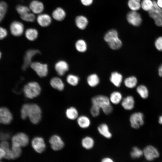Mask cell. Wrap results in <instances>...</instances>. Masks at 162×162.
Masks as SVG:
<instances>
[{
  "instance_id": "1",
  "label": "cell",
  "mask_w": 162,
  "mask_h": 162,
  "mask_svg": "<svg viewBox=\"0 0 162 162\" xmlns=\"http://www.w3.org/2000/svg\"><path fill=\"white\" fill-rule=\"evenodd\" d=\"M21 116L23 119H25L28 117L32 123L37 124L41 118V110L37 104H25L21 108Z\"/></svg>"
},
{
  "instance_id": "2",
  "label": "cell",
  "mask_w": 162,
  "mask_h": 162,
  "mask_svg": "<svg viewBox=\"0 0 162 162\" xmlns=\"http://www.w3.org/2000/svg\"><path fill=\"white\" fill-rule=\"evenodd\" d=\"M91 102L92 105L100 107L105 114H110L113 111V107L109 98L106 96L102 95L95 96L92 98Z\"/></svg>"
},
{
  "instance_id": "3",
  "label": "cell",
  "mask_w": 162,
  "mask_h": 162,
  "mask_svg": "<svg viewBox=\"0 0 162 162\" xmlns=\"http://www.w3.org/2000/svg\"><path fill=\"white\" fill-rule=\"evenodd\" d=\"M41 91L39 84L36 82H31L26 85L23 91L25 96L29 99H33L38 96Z\"/></svg>"
},
{
  "instance_id": "4",
  "label": "cell",
  "mask_w": 162,
  "mask_h": 162,
  "mask_svg": "<svg viewBox=\"0 0 162 162\" xmlns=\"http://www.w3.org/2000/svg\"><path fill=\"white\" fill-rule=\"evenodd\" d=\"M153 5L148 11L149 16L154 20L155 24L159 27L162 26V8L157 4L156 2L153 1Z\"/></svg>"
},
{
  "instance_id": "5",
  "label": "cell",
  "mask_w": 162,
  "mask_h": 162,
  "mask_svg": "<svg viewBox=\"0 0 162 162\" xmlns=\"http://www.w3.org/2000/svg\"><path fill=\"white\" fill-rule=\"evenodd\" d=\"M12 145L20 147L27 146L29 142L28 136L23 133H19L14 135L11 138Z\"/></svg>"
},
{
  "instance_id": "6",
  "label": "cell",
  "mask_w": 162,
  "mask_h": 162,
  "mask_svg": "<svg viewBox=\"0 0 162 162\" xmlns=\"http://www.w3.org/2000/svg\"><path fill=\"white\" fill-rule=\"evenodd\" d=\"M131 127L135 129H138L144 124V116L141 112H136L132 114L129 118Z\"/></svg>"
},
{
  "instance_id": "7",
  "label": "cell",
  "mask_w": 162,
  "mask_h": 162,
  "mask_svg": "<svg viewBox=\"0 0 162 162\" xmlns=\"http://www.w3.org/2000/svg\"><path fill=\"white\" fill-rule=\"evenodd\" d=\"M143 152L145 158L148 161H153L158 158L160 156V153L158 149L150 145L146 146L143 150Z\"/></svg>"
},
{
  "instance_id": "8",
  "label": "cell",
  "mask_w": 162,
  "mask_h": 162,
  "mask_svg": "<svg viewBox=\"0 0 162 162\" xmlns=\"http://www.w3.org/2000/svg\"><path fill=\"white\" fill-rule=\"evenodd\" d=\"M30 66L39 76L43 77L47 75L48 73V68L46 64L38 62H32Z\"/></svg>"
},
{
  "instance_id": "9",
  "label": "cell",
  "mask_w": 162,
  "mask_h": 162,
  "mask_svg": "<svg viewBox=\"0 0 162 162\" xmlns=\"http://www.w3.org/2000/svg\"><path fill=\"white\" fill-rule=\"evenodd\" d=\"M10 28L11 34L16 37L22 35L25 30L23 24L21 22L18 21L13 22L10 25Z\"/></svg>"
},
{
  "instance_id": "10",
  "label": "cell",
  "mask_w": 162,
  "mask_h": 162,
  "mask_svg": "<svg viewBox=\"0 0 162 162\" xmlns=\"http://www.w3.org/2000/svg\"><path fill=\"white\" fill-rule=\"evenodd\" d=\"M13 119L12 114L10 110L5 107H0V123L10 124Z\"/></svg>"
},
{
  "instance_id": "11",
  "label": "cell",
  "mask_w": 162,
  "mask_h": 162,
  "mask_svg": "<svg viewBox=\"0 0 162 162\" xmlns=\"http://www.w3.org/2000/svg\"><path fill=\"white\" fill-rule=\"evenodd\" d=\"M127 19L130 24L135 26H140L142 21L140 14L136 11L132 10L127 14Z\"/></svg>"
},
{
  "instance_id": "12",
  "label": "cell",
  "mask_w": 162,
  "mask_h": 162,
  "mask_svg": "<svg viewBox=\"0 0 162 162\" xmlns=\"http://www.w3.org/2000/svg\"><path fill=\"white\" fill-rule=\"evenodd\" d=\"M40 51L38 50L30 49L26 52L23 58V63L22 66L23 70H25L30 65L32 60L36 55L40 54Z\"/></svg>"
},
{
  "instance_id": "13",
  "label": "cell",
  "mask_w": 162,
  "mask_h": 162,
  "mask_svg": "<svg viewBox=\"0 0 162 162\" xmlns=\"http://www.w3.org/2000/svg\"><path fill=\"white\" fill-rule=\"evenodd\" d=\"M31 144L34 149L39 153L43 152L46 148L44 139L40 137H36L33 138L32 140Z\"/></svg>"
},
{
  "instance_id": "14",
  "label": "cell",
  "mask_w": 162,
  "mask_h": 162,
  "mask_svg": "<svg viewBox=\"0 0 162 162\" xmlns=\"http://www.w3.org/2000/svg\"><path fill=\"white\" fill-rule=\"evenodd\" d=\"M36 20L39 26L45 28L49 26L51 24L52 18L49 14L43 13L38 15Z\"/></svg>"
},
{
  "instance_id": "15",
  "label": "cell",
  "mask_w": 162,
  "mask_h": 162,
  "mask_svg": "<svg viewBox=\"0 0 162 162\" xmlns=\"http://www.w3.org/2000/svg\"><path fill=\"white\" fill-rule=\"evenodd\" d=\"M28 7L31 12L38 15L43 13L45 8L44 3L38 0L32 1Z\"/></svg>"
},
{
  "instance_id": "16",
  "label": "cell",
  "mask_w": 162,
  "mask_h": 162,
  "mask_svg": "<svg viewBox=\"0 0 162 162\" xmlns=\"http://www.w3.org/2000/svg\"><path fill=\"white\" fill-rule=\"evenodd\" d=\"M52 148L55 151H58L62 149L64 146V143L61 138L57 135L52 136L49 140Z\"/></svg>"
},
{
  "instance_id": "17",
  "label": "cell",
  "mask_w": 162,
  "mask_h": 162,
  "mask_svg": "<svg viewBox=\"0 0 162 162\" xmlns=\"http://www.w3.org/2000/svg\"><path fill=\"white\" fill-rule=\"evenodd\" d=\"M51 16L53 19L58 22L64 20L66 16L65 10L61 7L56 8L52 12Z\"/></svg>"
},
{
  "instance_id": "18",
  "label": "cell",
  "mask_w": 162,
  "mask_h": 162,
  "mask_svg": "<svg viewBox=\"0 0 162 162\" xmlns=\"http://www.w3.org/2000/svg\"><path fill=\"white\" fill-rule=\"evenodd\" d=\"M55 69L58 75L62 76L68 70L69 65L65 61L60 60L56 63Z\"/></svg>"
},
{
  "instance_id": "19",
  "label": "cell",
  "mask_w": 162,
  "mask_h": 162,
  "mask_svg": "<svg viewBox=\"0 0 162 162\" xmlns=\"http://www.w3.org/2000/svg\"><path fill=\"white\" fill-rule=\"evenodd\" d=\"M135 100L134 97L129 95L123 98L121 101L123 108L127 110H131L134 107Z\"/></svg>"
},
{
  "instance_id": "20",
  "label": "cell",
  "mask_w": 162,
  "mask_h": 162,
  "mask_svg": "<svg viewBox=\"0 0 162 162\" xmlns=\"http://www.w3.org/2000/svg\"><path fill=\"white\" fill-rule=\"evenodd\" d=\"M99 133L103 137L106 139H110L112 136L108 126L106 123H103L100 124L97 128Z\"/></svg>"
},
{
  "instance_id": "21",
  "label": "cell",
  "mask_w": 162,
  "mask_h": 162,
  "mask_svg": "<svg viewBox=\"0 0 162 162\" xmlns=\"http://www.w3.org/2000/svg\"><path fill=\"white\" fill-rule=\"evenodd\" d=\"M25 34L26 37L28 40L30 41H33L38 38L39 33L36 28H29L26 30Z\"/></svg>"
},
{
  "instance_id": "22",
  "label": "cell",
  "mask_w": 162,
  "mask_h": 162,
  "mask_svg": "<svg viewBox=\"0 0 162 162\" xmlns=\"http://www.w3.org/2000/svg\"><path fill=\"white\" fill-rule=\"evenodd\" d=\"M75 21L77 27L81 30L84 29L88 23V20L87 18L82 15H79L76 16Z\"/></svg>"
},
{
  "instance_id": "23",
  "label": "cell",
  "mask_w": 162,
  "mask_h": 162,
  "mask_svg": "<svg viewBox=\"0 0 162 162\" xmlns=\"http://www.w3.org/2000/svg\"><path fill=\"white\" fill-rule=\"evenodd\" d=\"M77 122L79 126L82 129L88 128L91 124L90 119L85 115L79 116L77 118Z\"/></svg>"
},
{
  "instance_id": "24",
  "label": "cell",
  "mask_w": 162,
  "mask_h": 162,
  "mask_svg": "<svg viewBox=\"0 0 162 162\" xmlns=\"http://www.w3.org/2000/svg\"><path fill=\"white\" fill-rule=\"evenodd\" d=\"M50 84L52 87L60 91L63 90L64 87L62 80L57 77L52 78L50 80Z\"/></svg>"
},
{
  "instance_id": "25",
  "label": "cell",
  "mask_w": 162,
  "mask_h": 162,
  "mask_svg": "<svg viewBox=\"0 0 162 162\" xmlns=\"http://www.w3.org/2000/svg\"><path fill=\"white\" fill-rule=\"evenodd\" d=\"M122 79V75L116 71L112 73L110 77L111 82L117 87H119L121 86Z\"/></svg>"
},
{
  "instance_id": "26",
  "label": "cell",
  "mask_w": 162,
  "mask_h": 162,
  "mask_svg": "<svg viewBox=\"0 0 162 162\" xmlns=\"http://www.w3.org/2000/svg\"><path fill=\"white\" fill-rule=\"evenodd\" d=\"M81 145L85 149L90 150L93 147L94 145V141L92 137L89 136H86L82 139Z\"/></svg>"
},
{
  "instance_id": "27",
  "label": "cell",
  "mask_w": 162,
  "mask_h": 162,
  "mask_svg": "<svg viewBox=\"0 0 162 162\" xmlns=\"http://www.w3.org/2000/svg\"><path fill=\"white\" fill-rule=\"evenodd\" d=\"M121 93L119 92L114 91L110 94L109 99L111 103L117 105L121 102L122 100Z\"/></svg>"
},
{
  "instance_id": "28",
  "label": "cell",
  "mask_w": 162,
  "mask_h": 162,
  "mask_svg": "<svg viewBox=\"0 0 162 162\" xmlns=\"http://www.w3.org/2000/svg\"><path fill=\"white\" fill-rule=\"evenodd\" d=\"M21 148L17 146L12 145L10 150V160H14L19 157L22 153Z\"/></svg>"
},
{
  "instance_id": "29",
  "label": "cell",
  "mask_w": 162,
  "mask_h": 162,
  "mask_svg": "<svg viewBox=\"0 0 162 162\" xmlns=\"http://www.w3.org/2000/svg\"><path fill=\"white\" fill-rule=\"evenodd\" d=\"M66 114L67 117L71 120L76 119L79 117L78 112L74 107H71L68 109L66 111Z\"/></svg>"
},
{
  "instance_id": "30",
  "label": "cell",
  "mask_w": 162,
  "mask_h": 162,
  "mask_svg": "<svg viewBox=\"0 0 162 162\" xmlns=\"http://www.w3.org/2000/svg\"><path fill=\"white\" fill-rule=\"evenodd\" d=\"M87 81L88 84L90 86L94 87L98 84L100 80L97 74H93L90 75L88 76Z\"/></svg>"
},
{
  "instance_id": "31",
  "label": "cell",
  "mask_w": 162,
  "mask_h": 162,
  "mask_svg": "<svg viewBox=\"0 0 162 162\" xmlns=\"http://www.w3.org/2000/svg\"><path fill=\"white\" fill-rule=\"evenodd\" d=\"M107 43L110 48L113 50L118 49L122 45V42L118 37L112 40Z\"/></svg>"
},
{
  "instance_id": "32",
  "label": "cell",
  "mask_w": 162,
  "mask_h": 162,
  "mask_svg": "<svg viewBox=\"0 0 162 162\" xmlns=\"http://www.w3.org/2000/svg\"><path fill=\"white\" fill-rule=\"evenodd\" d=\"M75 46L76 50L79 52H83L87 49V45L86 41L82 39L78 40L76 42Z\"/></svg>"
},
{
  "instance_id": "33",
  "label": "cell",
  "mask_w": 162,
  "mask_h": 162,
  "mask_svg": "<svg viewBox=\"0 0 162 162\" xmlns=\"http://www.w3.org/2000/svg\"><path fill=\"white\" fill-rule=\"evenodd\" d=\"M137 82L136 78L134 76H131L126 78L124 80L125 86L129 88H133L136 86Z\"/></svg>"
},
{
  "instance_id": "34",
  "label": "cell",
  "mask_w": 162,
  "mask_h": 162,
  "mask_svg": "<svg viewBox=\"0 0 162 162\" xmlns=\"http://www.w3.org/2000/svg\"><path fill=\"white\" fill-rule=\"evenodd\" d=\"M141 3L140 0H129L128 4L131 10L136 11L141 7Z\"/></svg>"
},
{
  "instance_id": "35",
  "label": "cell",
  "mask_w": 162,
  "mask_h": 162,
  "mask_svg": "<svg viewBox=\"0 0 162 162\" xmlns=\"http://www.w3.org/2000/svg\"><path fill=\"white\" fill-rule=\"evenodd\" d=\"M137 92L143 99L147 98L148 96V92L146 87L143 85H140L136 88Z\"/></svg>"
},
{
  "instance_id": "36",
  "label": "cell",
  "mask_w": 162,
  "mask_h": 162,
  "mask_svg": "<svg viewBox=\"0 0 162 162\" xmlns=\"http://www.w3.org/2000/svg\"><path fill=\"white\" fill-rule=\"evenodd\" d=\"M118 37L117 32L115 29L109 31L105 35L104 39L105 41L108 43L112 40Z\"/></svg>"
},
{
  "instance_id": "37",
  "label": "cell",
  "mask_w": 162,
  "mask_h": 162,
  "mask_svg": "<svg viewBox=\"0 0 162 162\" xmlns=\"http://www.w3.org/2000/svg\"><path fill=\"white\" fill-rule=\"evenodd\" d=\"M20 16L22 20L26 22H32L36 20L35 14L31 12L27 13Z\"/></svg>"
},
{
  "instance_id": "38",
  "label": "cell",
  "mask_w": 162,
  "mask_h": 162,
  "mask_svg": "<svg viewBox=\"0 0 162 162\" xmlns=\"http://www.w3.org/2000/svg\"><path fill=\"white\" fill-rule=\"evenodd\" d=\"M143 155V150L136 146L132 148L130 153L131 157L133 159L140 158Z\"/></svg>"
},
{
  "instance_id": "39",
  "label": "cell",
  "mask_w": 162,
  "mask_h": 162,
  "mask_svg": "<svg viewBox=\"0 0 162 162\" xmlns=\"http://www.w3.org/2000/svg\"><path fill=\"white\" fill-rule=\"evenodd\" d=\"M66 81L70 85L72 86H76L79 82V78L76 75L70 74L67 76Z\"/></svg>"
},
{
  "instance_id": "40",
  "label": "cell",
  "mask_w": 162,
  "mask_h": 162,
  "mask_svg": "<svg viewBox=\"0 0 162 162\" xmlns=\"http://www.w3.org/2000/svg\"><path fill=\"white\" fill-rule=\"evenodd\" d=\"M141 7L144 10L149 11L152 8L153 1L151 0H142L141 3Z\"/></svg>"
},
{
  "instance_id": "41",
  "label": "cell",
  "mask_w": 162,
  "mask_h": 162,
  "mask_svg": "<svg viewBox=\"0 0 162 162\" xmlns=\"http://www.w3.org/2000/svg\"><path fill=\"white\" fill-rule=\"evenodd\" d=\"M8 9L7 4L4 1L0 2V22L4 17Z\"/></svg>"
},
{
  "instance_id": "42",
  "label": "cell",
  "mask_w": 162,
  "mask_h": 162,
  "mask_svg": "<svg viewBox=\"0 0 162 162\" xmlns=\"http://www.w3.org/2000/svg\"><path fill=\"white\" fill-rule=\"evenodd\" d=\"M16 9L20 16L31 12L28 7L22 5H17Z\"/></svg>"
},
{
  "instance_id": "43",
  "label": "cell",
  "mask_w": 162,
  "mask_h": 162,
  "mask_svg": "<svg viewBox=\"0 0 162 162\" xmlns=\"http://www.w3.org/2000/svg\"><path fill=\"white\" fill-rule=\"evenodd\" d=\"M100 108L99 107L92 105L90 110V113L93 117H97L100 114Z\"/></svg>"
},
{
  "instance_id": "44",
  "label": "cell",
  "mask_w": 162,
  "mask_h": 162,
  "mask_svg": "<svg viewBox=\"0 0 162 162\" xmlns=\"http://www.w3.org/2000/svg\"><path fill=\"white\" fill-rule=\"evenodd\" d=\"M155 46L157 50L159 51H162V37H158L156 40Z\"/></svg>"
},
{
  "instance_id": "45",
  "label": "cell",
  "mask_w": 162,
  "mask_h": 162,
  "mask_svg": "<svg viewBox=\"0 0 162 162\" xmlns=\"http://www.w3.org/2000/svg\"><path fill=\"white\" fill-rule=\"evenodd\" d=\"M10 138V135L8 133L0 132V140L1 141H7Z\"/></svg>"
},
{
  "instance_id": "46",
  "label": "cell",
  "mask_w": 162,
  "mask_h": 162,
  "mask_svg": "<svg viewBox=\"0 0 162 162\" xmlns=\"http://www.w3.org/2000/svg\"><path fill=\"white\" fill-rule=\"evenodd\" d=\"M8 34L7 30L5 28L0 27V40H2L5 38Z\"/></svg>"
},
{
  "instance_id": "47",
  "label": "cell",
  "mask_w": 162,
  "mask_h": 162,
  "mask_svg": "<svg viewBox=\"0 0 162 162\" xmlns=\"http://www.w3.org/2000/svg\"><path fill=\"white\" fill-rule=\"evenodd\" d=\"M0 147L6 151L10 149L9 143L6 141H2L0 142Z\"/></svg>"
},
{
  "instance_id": "48",
  "label": "cell",
  "mask_w": 162,
  "mask_h": 162,
  "mask_svg": "<svg viewBox=\"0 0 162 162\" xmlns=\"http://www.w3.org/2000/svg\"><path fill=\"white\" fill-rule=\"evenodd\" d=\"M80 1L83 5L88 6L92 4L93 0H80Z\"/></svg>"
},
{
  "instance_id": "49",
  "label": "cell",
  "mask_w": 162,
  "mask_h": 162,
  "mask_svg": "<svg viewBox=\"0 0 162 162\" xmlns=\"http://www.w3.org/2000/svg\"><path fill=\"white\" fill-rule=\"evenodd\" d=\"M5 154L6 152L5 151L0 147V160L4 158Z\"/></svg>"
},
{
  "instance_id": "50",
  "label": "cell",
  "mask_w": 162,
  "mask_h": 162,
  "mask_svg": "<svg viewBox=\"0 0 162 162\" xmlns=\"http://www.w3.org/2000/svg\"><path fill=\"white\" fill-rule=\"evenodd\" d=\"M113 159L109 157L104 158L101 160V162H113Z\"/></svg>"
},
{
  "instance_id": "51",
  "label": "cell",
  "mask_w": 162,
  "mask_h": 162,
  "mask_svg": "<svg viewBox=\"0 0 162 162\" xmlns=\"http://www.w3.org/2000/svg\"><path fill=\"white\" fill-rule=\"evenodd\" d=\"M158 74L160 76L162 77V64L158 68Z\"/></svg>"
},
{
  "instance_id": "52",
  "label": "cell",
  "mask_w": 162,
  "mask_h": 162,
  "mask_svg": "<svg viewBox=\"0 0 162 162\" xmlns=\"http://www.w3.org/2000/svg\"><path fill=\"white\" fill-rule=\"evenodd\" d=\"M156 2L158 5L162 8V0H157Z\"/></svg>"
},
{
  "instance_id": "53",
  "label": "cell",
  "mask_w": 162,
  "mask_h": 162,
  "mask_svg": "<svg viewBox=\"0 0 162 162\" xmlns=\"http://www.w3.org/2000/svg\"><path fill=\"white\" fill-rule=\"evenodd\" d=\"M158 122L159 123L162 124V115L160 116L158 118Z\"/></svg>"
},
{
  "instance_id": "54",
  "label": "cell",
  "mask_w": 162,
  "mask_h": 162,
  "mask_svg": "<svg viewBox=\"0 0 162 162\" xmlns=\"http://www.w3.org/2000/svg\"><path fill=\"white\" fill-rule=\"evenodd\" d=\"M1 56H2V53H1V52L0 51V59L1 58Z\"/></svg>"
}]
</instances>
